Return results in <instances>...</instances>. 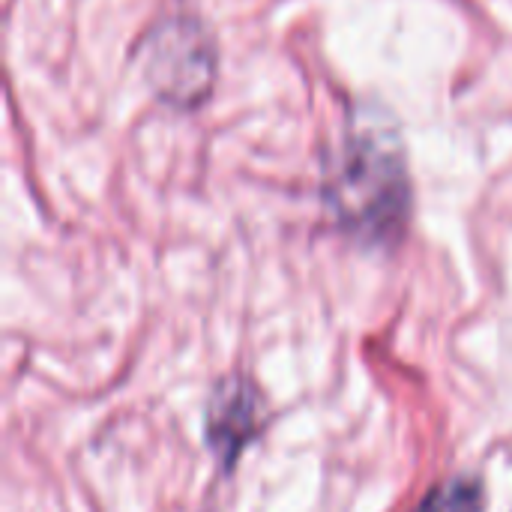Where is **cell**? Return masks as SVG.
<instances>
[{"label":"cell","mask_w":512,"mask_h":512,"mask_svg":"<svg viewBox=\"0 0 512 512\" xmlns=\"http://www.w3.org/2000/svg\"><path fill=\"white\" fill-rule=\"evenodd\" d=\"M447 512H480L483 510V492L477 483H459L447 501Z\"/></svg>","instance_id":"3"},{"label":"cell","mask_w":512,"mask_h":512,"mask_svg":"<svg viewBox=\"0 0 512 512\" xmlns=\"http://www.w3.org/2000/svg\"><path fill=\"white\" fill-rule=\"evenodd\" d=\"M417 512H444V498H441L438 492L426 495V501L420 504V510Z\"/></svg>","instance_id":"4"},{"label":"cell","mask_w":512,"mask_h":512,"mask_svg":"<svg viewBox=\"0 0 512 512\" xmlns=\"http://www.w3.org/2000/svg\"><path fill=\"white\" fill-rule=\"evenodd\" d=\"M405 198L402 168L390 162L384 150L366 144L354 150L333 186V204L342 222L378 240L402 222Z\"/></svg>","instance_id":"1"},{"label":"cell","mask_w":512,"mask_h":512,"mask_svg":"<svg viewBox=\"0 0 512 512\" xmlns=\"http://www.w3.org/2000/svg\"><path fill=\"white\" fill-rule=\"evenodd\" d=\"M261 429V399L246 378H228L213 390L207 414V441L222 471H231L246 444Z\"/></svg>","instance_id":"2"}]
</instances>
